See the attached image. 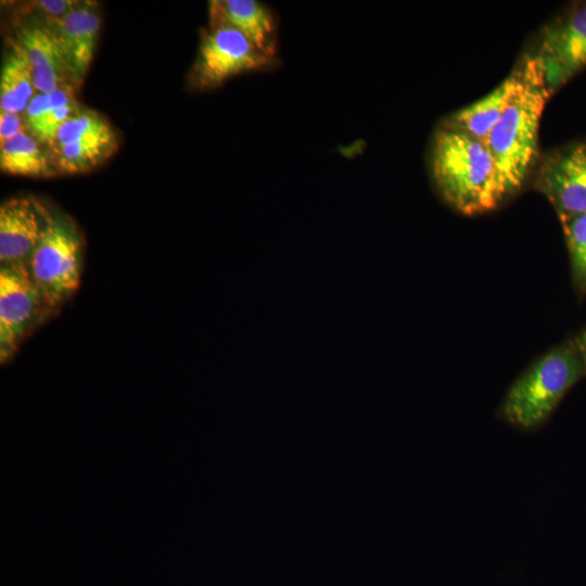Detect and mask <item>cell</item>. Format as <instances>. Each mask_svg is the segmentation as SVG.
Listing matches in <instances>:
<instances>
[{
  "label": "cell",
  "instance_id": "30bf717a",
  "mask_svg": "<svg viewBox=\"0 0 586 586\" xmlns=\"http://www.w3.org/2000/svg\"><path fill=\"white\" fill-rule=\"evenodd\" d=\"M13 43L28 62L37 92L48 93L73 84L64 53L47 23L21 27Z\"/></svg>",
  "mask_w": 586,
  "mask_h": 586
},
{
  "label": "cell",
  "instance_id": "277c9868",
  "mask_svg": "<svg viewBox=\"0 0 586 586\" xmlns=\"http://www.w3.org/2000/svg\"><path fill=\"white\" fill-rule=\"evenodd\" d=\"M26 267L55 311L74 295L84 269V238L69 216L52 212L46 233Z\"/></svg>",
  "mask_w": 586,
  "mask_h": 586
},
{
  "label": "cell",
  "instance_id": "ffe728a7",
  "mask_svg": "<svg viewBox=\"0 0 586 586\" xmlns=\"http://www.w3.org/2000/svg\"><path fill=\"white\" fill-rule=\"evenodd\" d=\"M25 122L22 113L0 111V144L25 131Z\"/></svg>",
  "mask_w": 586,
  "mask_h": 586
},
{
  "label": "cell",
  "instance_id": "2e32d148",
  "mask_svg": "<svg viewBox=\"0 0 586 586\" xmlns=\"http://www.w3.org/2000/svg\"><path fill=\"white\" fill-rule=\"evenodd\" d=\"M0 75V111L24 113L35 95V86L28 62L12 43Z\"/></svg>",
  "mask_w": 586,
  "mask_h": 586
},
{
  "label": "cell",
  "instance_id": "ba28073f",
  "mask_svg": "<svg viewBox=\"0 0 586 586\" xmlns=\"http://www.w3.org/2000/svg\"><path fill=\"white\" fill-rule=\"evenodd\" d=\"M551 93L586 67V3L571 9L542 33L537 50Z\"/></svg>",
  "mask_w": 586,
  "mask_h": 586
},
{
  "label": "cell",
  "instance_id": "5bb4252c",
  "mask_svg": "<svg viewBox=\"0 0 586 586\" xmlns=\"http://www.w3.org/2000/svg\"><path fill=\"white\" fill-rule=\"evenodd\" d=\"M513 87L512 72L488 94L458 110L441 122V126L485 141L498 122Z\"/></svg>",
  "mask_w": 586,
  "mask_h": 586
},
{
  "label": "cell",
  "instance_id": "7402d4cb",
  "mask_svg": "<svg viewBox=\"0 0 586 586\" xmlns=\"http://www.w3.org/2000/svg\"><path fill=\"white\" fill-rule=\"evenodd\" d=\"M574 344L583 362L586 374V329L579 332L574 339Z\"/></svg>",
  "mask_w": 586,
  "mask_h": 586
},
{
  "label": "cell",
  "instance_id": "7a4b0ae2",
  "mask_svg": "<svg viewBox=\"0 0 586 586\" xmlns=\"http://www.w3.org/2000/svg\"><path fill=\"white\" fill-rule=\"evenodd\" d=\"M429 164L438 194L463 215L492 212L510 198L485 141L438 125Z\"/></svg>",
  "mask_w": 586,
  "mask_h": 586
},
{
  "label": "cell",
  "instance_id": "8992f818",
  "mask_svg": "<svg viewBox=\"0 0 586 586\" xmlns=\"http://www.w3.org/2000/svg\"><path fill=\"white\" fill-rule=\"evenodd\" d=\"M54 313L26 266H0L1 364L9 361L31 330Z\"/></svg>",
  "mask_w": 586,
  "mask_h": 586
},
{
  "label": "cell",
  "instance_id": "6da1fadb",
  "mask_svg": "<svg viewBox=\"0 0 586 586\" xmlns=\"http://www.w3.org/2000/svg\"><path fill=\"white\" fill-rule=\"evenodd\" d=\"M511 72V93L486 139L510 198L522 189L537 164L539 123L552 94L534 52L523 54Z\"/></svg>",
  "mask_w": 586,
  "mask_h": 586
},
{
  "label": "cell",
  "instance_id": "8fae6325",
  "mask_svg": "<svg viewBox=\"0 0 586 586\" xmlns=\"http://www.w3.org/2000/svg\"><path fill=\"white\" fill-rule=\"evenodd\" d=\"M66 59L73 85H80L97 47L101 17L93 4L79 2L68 14L46 21Z\"/></svg>",
  "mask_w": 586,
  "mask_h": 586
},
{
  "label": "cell",
  "instance_id": "9a60e30c",
  "mask_svg": "<svg viewBox=\"0 0 586 586\" xmlns=\"http://www.w3.org/2000/svg\"><path fill=\"white\" fill-rule=\"evenodd\" d=\"M0 169L5 174L31 178H48L59 173L50 152L28 131H22L0 144Z\"/></svg>",
  "mask_w": 586,
  "mask_h": 586
},
{
  "label": "cell",
  "instance_id": "d6986e66",
  "mask_svg": "<svg viewBox=\"0 0 586 586\" xmlns=\"http://www.w3.org/2000/svg\"><path fill=\"white\" fill-rule=\"evenodd\" d=\"M569 252L573 284L586 295V213L560 219Z\"/></svg>",
  "mask_w": 586,
  "mask_h": 586
},
{
  "label": "cell",
  "instance_id": "44dd1931",
  "mask_svg": "<svg viewBox=\"0 0 586 586\" xmlns=\"http://www.w3.org/2000/svg\"><path fill=\"white\" fill-rule=\"evenodd\" d=\"M79 2L73 0H40L34 2V7L48 18H59L68 14Z\"/></svg>",
  "mask_w": 586,
  "mask_h": 586
},
{
  "label": "cell",
  "instance_id": "e0dca14e",
  "mask_svg": "<svg viewBox=\"0 0 586 586\" xmlns=\"http://www.w3.org/2000/svg\"><path fill=\"white\" fill-rule=\"evenodd\" d=\"M118 148L116 139H98L52 146L50 154L59 173L79 174L93 169Z\"/></svg>",
  "mask_w": 586,
  "mask_h": 586
},
{
  "label": "cell",
  "instance_id": "52a82bcc",
  "mask_svg": "<svg viewBox=\"0 0 586 586\" xmlns=\"http://www.w3.org/2000/svg\"><path fill=\"white\" fill-rule=\"evenodd\" d=\"M533 186L550 202L559 219L586 213V141L545 154Z\"/></svg>",
  "mask_w": 586,
  "mask_h": 586
},
{
  "label": "cell",
  "instance_id": "5b68a950",
  "mask_svg": "<svg viewBox=\"0 0 586 586\" xmlns=\"http://www.w3.org/2000/svg\"><path fill=\"white\" fill-rule=\"evenodd\" d=\"M278 63V58L258 50L238 30L209 27L202 33L188 82L193 90H212L232 77L244 73L269 71Z\"/></svg>",
  "mask_w": 586,
  "mask_h": 586
},
{
  "label": "cell",
  "instance_id": "4fadbf2b",
  "mask_svg": "<svg viewBox=\"0 0 586 586\" xmlns=\"http://www.w3.org/2000/svg\"><path fill=\"white\" fill-rule=\"evenodd\" d=\"M73 91L72 86H65L48 93L37 92L23 113L27 131L48 148L53 145L62 125L80 109Z\"/></svg>",
  "mask_w": 586,
  "mask_h": 586
},
{
  "label": "cell",
  "instance_id": "9c48e42d",
  "mask_svg": "<svg viewBox=\"0 0 586 586\" xmlns=\"http://www.w3.org/2000/svg\"><path fill=\"white\" fill-rule=\"evenodd\" d=\"M52 212L33 196L13 198L0 207V266H27L49 226Z\"/></svg>",
  "mask_w": 586,
  "mask_h": 586
},
{
  "label": "cell",
  "instance_id": "ac0fdd59",
  "mask_svg": "<svg viewBox=\"0 0 586 586\" xmlns=\"http://www.w3.org/2000/svg\"><path fill=\"white\" fill-rule=\"evenodd\" d=\"M116 138L113 127L105 117L93 110L80 107L59 129L52 146L87 140Z\"/></svg>",
  "mask_w": 586,
  "mask_h": 586
},
{
  "label": "cell",
  "instance_id": "7c38bea8",
  "mask_svg": "<svg viewBox=\"0 0 586 586\" xmlns=\"http://www.w3.org/2000/svg\"><path fill=\"white\" fill-rule=\"evenodd\" d=\"M209 27H228L244 35L258 50L278 58V20L272 9L257 0H213Z\"/></svg>",
  "mask_w": 586,
  "mask_h": 586
},
{
  "label": "cell",
  "instance_id": "3957f363",
  "mask_svg": "<svg viewBox=\"0 0 586 586\" xmlns=\"http://www.w3.org/2000/svg\"><path fill=\"white\" fill-rule=\"evenodd\" d=\"M586 375L573 340L533 361L509 386L497 417L522 433L546 424L571 387Z\"/></svg>",
  "mask_w": 586,
  "mask_h": 586
}]
</instances>
